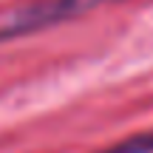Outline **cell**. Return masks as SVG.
<instances>
[{
    "instance_id": "obj_1",
    "label": "cell",
    "mask_w": 153,
    "mask_h": 153,
    "mask_svg": "<svg viewBox=\"0 0 153 153\" xmlns=\"http://www.w3.org/2000/svg\"><path fill=\"white\" fill-rule=\"evenodd\" d=\"M105 3H114V0H31L26 6L6 9L0 11V43L45 31L51 26H60L65 20L88 14L91 9Z\"/></svg>"
},
{
    "instance_id": "obj_2",
    "label": "cell",
    "mask_w": 153,
    "mask_h": 153,
    "mask_svg": "<svg viewBox=\"0 0 153 153\" xmlns=\"http://www.w3.org/2000/svg\"><path fill=\"white\" fill-rule=\"evenodd\" d=\"M99 153H153V133L131 136V139H125V142L114 145L108 150H99Z\"/></svg>"
}]
</instances>
